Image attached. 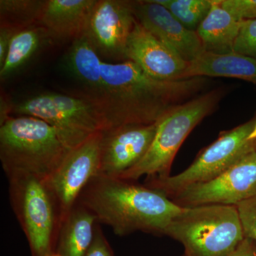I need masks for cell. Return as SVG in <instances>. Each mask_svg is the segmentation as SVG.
I'll use <instances>...</instances> for the list:
<instances>
[{"mask_svg":"<svg viewBox=\"0 0 256 256\" xmlns=\"http://www.w3.org/2000/svg\"><path fill=\"white\" fill-rule=\"evenodd\" d=\"M101 74L100 88L82 96L95 106L104 130L126 124H156L175 108L198 96L208 82L204 77L156 80L128 60L102 62Z\"/></svg>","mask_w":256,"mask_h":256,"instance_id":"1","label":"cell"},{"mask_svg":"<svg viewBox=\"0 0 256 256\" xmlns=\"http://www.w3.org/2000/svg\"><path fill=\"white\" fill-rule=\"evenodd\" d=\"M120 236L136 232L164 236L183 210L169 197L130 180L98 174L82 190L78 201Z\"/></svg>","mask_w":256,"mask_h":256,"instance_id":"2","label":"cell"},{"mask_svg":"<svg viewBox=\"0 0 256 256\" xmlns=\"http://www.w3.org/2000/svg\"><path fill=\"white\" fill-rule=\"evenodd\" d=\"M10 204L28 240L32 256H53L63 220L48 178L25 172L6 174Z\"/></svg>","mask_w":256,"mask_h":256,"instance_id":"3","label":"cell"},{"mask_svg":"<svg viewBox=\"0 0 256 256\" xmlns=\"http://www.w3.org/2000/svg\"><path fill=\"white\" fill-rule=\"evenodd\" d=\"M69 150L54 129L41 119L10 117L0 126V160L5 174L25 172L48 178Z\"/></svg>","mask_w":256,"mask_h":256,"instance_id":"4","label":"cell"},{"mask_svg":"<svg viewBox=\"0 0 256 256\" xmlns=\"http://www.w3.org/2000/svg\"><path fill=\"white\" fill-rule=\"evenodd\" d=\"M164 236L181 242L184 256H228L245 238L236 206L183 207Z\"/></svg>","mask_w":256,"mask_h":256,"instance_id":"5","label":"cell"},{"mask_svg":"<svg viewBox=\"0 0 256 256\" xmlns=\"http://www.w3.org/2000/svg\"><path fill=\"white\" fill-rule=\"evenodd\" d=\"M220 90L196 96L165 114L159 122L148 152L136 166L118 178L136 181L146 178L170 176L176 153L194 128L208 116L220 102Z\"/></svg>","mask_w":256,"mask_h":256,"instance_id":"6","label":"cell"},{"mask_svg":"<svg viewBox=\"0 0 256 256\" xmlns=\"http://www.w3.org/2000/svg\"><path fill=\"white\" fill-rule=\"evenodd\" d=\"M13 112L47 122L69 150L104 130L95 106L84 96L44 92L14 105Z\"/></svg>","mask_w":256,"mask_h":256,"instance_id":"7","label":"cell"},{"mask_svg":"<svg viewBox=\"0 0 256 256\" xmlns=\"http://www.w3.org/2000/svg\"><path fill=\"white\" fill-rule=\"evenodd\" d=\"M255 124L256 121H250L220 133L218 139L181 173L166 178H146L144 185L170 198L186 186L220 176L256 146V140H248Z\"/></svg>","mask_w":256,"mask_h":256,"instance_id":"8","label":"cell"},{"mask_svg":"<svg viewBox=\"0 0 256 256\" xmlns=\"http://www.w3.org/2000/svg\"><path fill=\"white\" fill-rule=\"evenodd\" d=\"M256 196V146L220 176L190 185L171 197L180 206L232 205Z\"/></svg>","mask_w":256,"mask_h":256,"instance_id":"9","label":"cell"},{"mask_svg":"<svg viewBox=\"0 0 256 256\" xmlns=\"http://www.w3.org/2000/svg\"><path fill=\"white\" fill-rule=\"evenodd\" d=\"M101 138L102 131L70 150L60 168L48 178L60 203L63 220L89 182L100 174Z\"/></svg>","mask_w":256,"mask_h":256,"instance_id":"10","label":"cell"},{"mask_svg":"<svg viewBox=\"0 0 256 256\" xmlns=\"http://www.w3.org/2000/svg\"><path fill=\"white\" fill-rule=\"evenodd\" d=\"M136 20L132 2L97 0L84 33L99 55L126 60V45Z\"/></svg>","mask_w":256,"mask_h":256,"instance_id":"11","label":"cell"},{"mask_svg":"<svg viewBox=\"0 0 256 256\" xmlns=\"http://www.w3.org/2000/svg\"><path fill=\"white\" fill-rule=\"evenodd\" d=\"M158 122L126 124L102 131L99 174L118 178L136 166L150 148Z\"/></svg>","mask_w":256,"mask_h":256,"instance_id":"12","label":"cell"},{"mask_svg":"<svg viewBox=\"0 0 256 256\" xmlns=\"http://www.w3.org/2000/svg\"><path fill=\"white\" fill-rule=\"evenodd\" d=\"M124 56L152 78L164 82L184 80L190 64L137 20L128 38Z\"/></svg>","mask_w":256,"mask_h":256,"instance_id":"13","label":"cell"},{"mask_svg":"<svg viewBox=\"0 0 256 256\" xmlns=\"http://www.w3.org/2000/svg\"><path fill=\"white\" fill-rule=\"evenodd\" d=\"M132 4L138 22L188 63L206 52L196 32L185 28L164 6L153 0L134 1Z\"/></svg>","mask_w":256,"mask_h":256,"instance_id":"14","label":"cell"},{"mask_svg":"<svg viewBox=\"0 0 256 256\" xmlns=\"http://www.w3.org/2000/svg\"><path fill=\"white\" fill-rule=\"evenodd\" d=\"M97 0H46L40 24L54 40L73 41L82 35Z\"/></svg>","mask_w":256,"mask_h":256,"instance_id":"15","label":"cell"},{"mask_svg":"<svg viewBox=\"0 0 256 256\" xmlns=\"http://www.w3.org/2000/svg\"><path fill=\"white\" fill-rule=\"evenodd\" d=\"M195 77H226L256 84V58L230 52H205L188 64L184 79Z\"/></svg>","mask_w":256,"mask_h":256,"instance_id":"16","label":"cell"},{"mask_svg":"<svg viewBox=\"0 0 256 256\" xmlns=\"http://www.w3.org/2000/svg\"><path fill=\"white\" fill-rule=\"evenodd\" d=\"M97 224L92 210L77 202L62 220L56 254L85 256L94 238Z\"/></svg>","mask_w":256,"mask_h":256,"instance_id":"17","label":"cell"},{"mask_svg":"<svg viewBox=\"0 0 256 256\" xmlns=\"http://www.w3.org/2000/svg\"><path fill=\"white\" fill-rule=\"evenodd\" d=\"M242 22L222 8L220 0H214L210 12L196 32L206 52L230 53L233 52Z\"/></svg>","mask_w":256,"mask_h":256,"instance_id":"18","label":"cell"},{"mask_svg":"<svg viewBox=\"0 0 256 256\" xmlns=\"http://www.w3.org/2000/svg\"><path fill=\"white\" fill-rule=\"evenodd\" d=\"M54 42L50 32L41 24L16 32L12 40L4 65L0 68L1 80L9 78L44 47Z\"/></svg>","mask_w":256,"mask_h":256,"instance_id":"19","label":"cell"},{"mask_svg":"<svg viewBox=\"0 0 256 256\" xmlns=\"http://www.w3.org/2000/svg\"><path fill=\"white\" fill-rule=\"evenodd\" d=\"M68 63L74 75L88 88L87 92H94L100 88L102 60L85 33L74 40L69 50Z\"/></svg>","mask_w":256,"mask_h":256,"instance_id":"20","label":"cell"},{"mask_svg":"<svg viewBox=\"0 0 256 256\" xmlns=\"http://www.w3.org/2000/svg\"><path fill=\"white\" fill-rule=\"evenodd\" d=\"M46 0H1L0 28L18 32L40 24Z\"/></svg>","mask_w":256,"mask_h":256,"instance_id":"21","label":"cell"},{"mask_svg":"<svg viewBox=\"0 0 256 256\" xmlns=\"http://www.w3.org/2000/svg\"><path fill=\"white\" fill-rule=\"evenodd\" d=\"M169 10L180 23L196 31L210 12L214 0H153Z\"/></svg>","mask_w":256,"mask_h":256,"instance_id":"22","label":"cell"},{"mask_svg":"<svg viewBox=\"0 0 256 256\" xmlns=\"http://www.w3.org/2000/svg\"><path fill=\"white\" fill-rule=\"evenodd\" d=\"M247 56L256 57V18L242 22L234 44L233 52Z\"/></svg>","mask_w":256,"mask_h":256,"instance_id":"23","label":"cell"},{"mask_svg":"<svg viewBox=\"0 0 256 256\" xmlns=\"http://www.w3.org/2000/svg\"><path fill=\"white\" fill-rule=\"evenodd\" d=\"M245 238L256 242V196L236 205Z\"/></svg>","mask_w":256,"mask_h":256,"instance_id":"24","label":"cell"},{"mask_svg":"<svg viewBox=\"0 0 256 256\" xmlns=\"http://www.w3.org/2000/svg\"><path fill=\"white\" fill-rule=\"evenodd\" d=\"M220 4L239 21L256 18V0H220Z\"/></svg>","mask_w":256,"mask_h":256,"instance_id":"25","label":"cell"},{"mask_svg":"<svg viewBox=\"0 0 256 256\" xmlns=\"http://www.w3.org/2000/svg\"><path fill=\"white\" fill-rule=\"evenodd\" d=\"M85 256H114L112 247L98 224L96 225L94 238Z\"/></svg>","mask_w":256,"mask_h":256,"instance_id":"26","label":"cell"},{"mask_svg":"<svg viewBox=\"0 0 256 256\" xmlns=\"http://www.w3.org/2000/svg\"><path fill=\"white\" fill-rule=\"evenodd\" d=\"M16 33V32L10 28H0V68L4 65L12 40Z\"/></svg>","mask_w":256,"mask_h":256,"instance_id":"27","label":"cell"},{"mask_svg":"<svg viewBox=\"0 0 256 256\" xmlns=\"http://www.w3.org/2000/svg\"><path fill=\"white\" fill-rule=\"evenodd\" d=\"M228 256H256V242L252 239L245 238Z\"/></svg>","mask_w":256,"mask_h":256,"instance_id":"28","label":"cell"},{"mask_svg":"<svg viewBox=\"0 0 256 256\" xmlns=\"http://www.w3.org/2000/svg\"><path fill=\"white\" fill-rule=\"evenodd\" d=\"M13 104H10L9 100L5 98L4 96L1 97V112H0V126L4 124L5 121L8 120L11 116L10 112L13 111Z\"/></svg>","mask_w":256,"mask_h":256,"instance_id":"29","label":"cell"},{"mask_svg":"<svg viewBox=\"0 0 256 256\" xmlns=\"http://www.w3.org/2000/svg\"><path fill=\"white\" fill-rule=\"evenodd\" d=\"M248 140L255 141L256 140V121L255 126H254V129H252V133L248 137Z\"/></svg>","mask_w":256,"mask_h":256,"instance_id":"30","label":"cell"},{"mask_svg":"<svg viewBox=\"0 0 256 256\" xmlns=\"http://www.w3.org/2000/svg\"><path fill=\"white\" fill-rule=\"evenodd\" d=\"M53 256H62L58 255V254H55Z\"/></svg>","mask_w":256,"mask_h":256,"instance_id":"31","label":"cell"}]
</instances>
